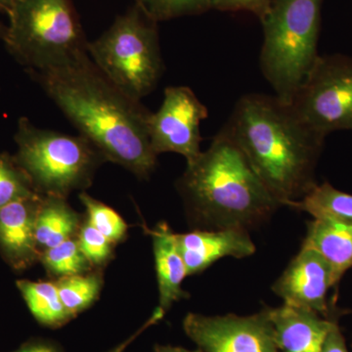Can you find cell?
<instances>
[{
  "instance_id": "cell-1",
  "label": "cell",
  "mask_w": 352,
  "mask_h": 352,
  "mask_svg": "<svg viewBox=\"0 0 352 352\" xmlns=\"http://www.w3.org/2000/svg\"><path fill=\"white\" fill-rule=\"evenodd\" d=\"M27 71L106 161L140 179L154 173L157 155L148 131L152 112L113 85L87 52L59 66Z\"/></svg>"
},
{
  "instance_id": "cell-2",
  "label": "cell",
  "mask_w": 352,
  "mask_h": 352,
  "mask_svg": "<svg viewBox=\"0 0 352 352\" xmlns=\"http://www.w3.org/2000/svg\"><path fill=\"white\" fill-rule=\"evenodd\" d=\"M221 129L282 207L302 200L317 184L326 136L275 95H243Z\"/></svg>"
},
{
  "instance_id": "cell-3",
  "label": "cell",
  "mask_w": 352,
  "mask_h": 352,
  "mask_svg": "<svg viewBox=\"0 0 352 352\" xmlns=\"http://www.w3.org/2000/svg\"><path fill=\"white\" fill-rule=\"evenodd\" d=\"M177 190L190 222L204 230L250 231L282 207L222 129L206 151L187 164Z\"/></svg>"
},
{
  "instance_id": "cell-4",
  "label": "cell",
  "mask_w": 352,
  "mask_h": 352,
  "mask_svg": "<svg viewBox=\"0 0 352 352\" xmlns=\"http://www.w3.org/2000/svg\"><path fill=\"white\" fill-rule=\"evenodd\" d=\"M322 0H274L261 18L259 65L275 96L291 104L318 59Z\"/></svg>"
},
{
  "instance_id": "cell-5",
  "label": "cell",
  "mask_w": 352,
  "mask_h": 352,
  "mask_svg": "<svg viewBox=\"0 0 352 352\" xmlns=\"http://www.w3.org/2000/svg\"><path fill=\"white\" fill-rule=\"evenodd\" d=\"M16 163L41 196L67 199L76 190L94 182L95 173L105 157L82 135L38 129L27 118H20L15 136Z\"/></svg>"
},
{
  "instance_id": "cell-6",
  "label": "cell",
  "mask_w": 352,
  "mask_h": 352,
  "mask_svg": "<svg viewBox=\"0 0 352 352\" xmlns=\"http://www.w3.org/2000/svg\"><path fill=\"white\" fill-rule=\"evenodd\" d=\"M8 16L6 50L27 69L59 66L87 52L71 0H15Z\"/></svg>"
},
{
  "instance_id": "cell-7",
  "label": "cell",
  "mask_w": 352,
  "mask_h": 352,
  "mask_svg": "<svg viewBox=\"0 0 352 352\" xmlns=\"http://www.w3.org/2000/svg\"><path fill=\"white\" fill-rule=\"evenodd\" d=\"M87 53L99 71L134 100L151 94L164 73L156 24L135 6L88 43Z\"/></svg>"
},
{
  "instance_id": "cell-8",
  "label": "cell",
  "mask_w": 352,
  "mask_h": 352,
  "mask_svg": "<svg viewBox=\"0 0 352 352\" xmlns=\"http://www.w3.org/2000/svg\"><path fill=\"white\" fill-rule=\"evenodd\" d=\"M289 105L303 122L323 135L352 131V57L319 55Z\"/></svg>"
},
{
  "instance_id": "cell-9",
  "label": "cell",
  "mask_w": 352,
  "mask_h": 352,
  "mask_svg": "<svg viewBox=\"0 0 352 352\" xmlns=\"http://www.w3.org/2000/svg\"><path fill=\"white\" fill-rule=\"evenodd\" d=\"M183 330L201 352H278L268 307L249 316L188 314Z\"/></svg>"
},
{
  "instance_id": "cell-10",
  "label": "cell",
  "mask_w": 352,
  "mask_h": 352,
  "mask_svg": "<svg viewBox=\"0 0 352 352\" xmlns=\"http://www.w3.org/2000/svg\"><path fill=\"white\" fill-rule=\"evenodd\" d=\"M208 108L188 87H170L164 90V100L148 122L153 151L176 153L195 161L201 153V122L207 119Z\"/></svg>"
},
{
  "instance_id": "cell-11",
  "label": "cell",
  "mask_w": 352,
  "mask_h": 352,
  "mask_svg": "<svg viewBox=\"0 0 352 352\" xmlns=\"http://www.w3.org/2000/svg\"><path fill=\"white\" fill-rule=\"evenodd\" d=\"M333 287L330 264L318 252L302 248L273 284L272 291L284 305L310 310L333 318L327 294Z\"/></svg>"
},
{
  "instance_id": "cell-12",
  "label": "cell",
  "mask_w": 352,
  "mask_h": 352,
  "mask_svg": "<svg viewBox=\"0 0 352 352\" xmlns=\"http://www.w3.org/2000/svg\"><path fill=\"white\" fill-rule=\"evenodd\" d=\"M43 196L36 193L0 208V256L13 270L38 263L36 217Z\"/></svg>"
},
{
  "instance_id": "cell-13",
  "label": "cell",
  "mask_w": 352,
  "mask_h": 352,
  "mask_svg": "<svg viewBox=\"0 0 352 352\" xmlns=\"http://www.w3.org/2000/svg\"><path fill=\"white\" fill-rule=\"evenodd\" d=\"M175 238L188 276L200 274L219 259L245 258L256 251L250 231L245 229H194L191 232L175 234Z\"/></svg>"
},
{
  "instance_id": "cell-14",
  "label": "cell",
  "mask_w": 352,
  "mask_h": 352,
  "mask_svg": "<svg viewBox=\"0 0 352 352\" xmlns=\"http://www.w3.org/2000/svg\"><path fill=\"white\" fill-rule=\"evenodd\" d=\"M270 309L278 352H322L336 319L284 305Z\"/></svg>"
},
{
  "instance_id": "cell-15",
  "label": "cell",
  "mask_w": 352,
  "mask_h": 352,
  "mask_svg": "<svg viewBox=\"0 0 352 352\" xmlns=\"http://www.w3.org/2000/svg\"><path fill=\"white\" fill-rule=\"evenodd\" d=\"M151 235L156 266L159 308L164 314L175 302L187 298L188 294L182 289L188 276L186 266L178 250L175 234L168 224L160 223L156 228L148 229Z\"/></svg>"
},
{
  "instance_id": "cell-16",
  "label": "cell",
  "mask_w": 352,
  "mask_h": 352,
  "mask_svg": "<svg viewBox=\"0 0 352 352\" xmlns=\"http://www.w3.org/2000/svg\"><path fill=\"white\" fill-rule=\"evenodd\" d=\"M302 248L314 250L327 261L337 286L352 267V226L314 219L308 223Z\"/></svg>"
},
{
  "instance_id": "cell-17",
  "label": "cell",
  "mask_w": 352,
  "mask_h": 352,
  "mask_svg": "<svg viewBox=\"0 0 352 352\" xmlns=\"http://www.w3.org/2000/svg\"><path fill=\"white\" fill-rule=\"evenodd\" d=\"M85 219L61 197L43 196L36 223L39 252L75 238Z\"/></svg>"
},
{
  "instance_id": "cell-18",
  "label": "cell",
  "mask_w": 352,
  "mask_h": 352,
  "mask_svg": "<svg viewBox=\"0 0 352 352\" xmlns=\"http://www.w3.org/2000/svg\"><path fill=\"white\" fill-rule=\"evenodd\" d=\"M16 286L32 316L44 327L60 328L74 318L62 302L56 282L21 279Z\"/></svg>"
},
{
  "instance_id": "cell-19",
  "label": "cell",
  "mask_w": 352,
  "mask_h": 352,
  "mask_svg": "<svg viewBox=\"0 0 352 352\" xmlns=\"http://www.w3.org/2000/svg\"><path fill=\"white\" fill-rule=\"evenodd\" d=\"M289 208L302 210L314 219L352 226V195L340 191L324 182L316 185L302 200L292 203Z\"/></svg>"
},
{
  "instance_id": "cell-20",
  "label": "cell",
  "mask_w": 352,
  "mask_h": 352,
  "mask_svg": "<svg viewBox=\"0 0 352 352\" xmlns=\"http://www.w3.org/2000/svg\"><path fill=\"white\" fill-rule=\"evenodd\" d=\"M56 285L64 307L75 318L96 302L103 286V276L101 271H90L85 274L60 278Z\"/></svg>"
},
{
  "instance_id": "cell-21",
  "label": "cell",
  "mask_w": 352,
  "mask_h": 352,
  "mask_svg": "<svg viewBox=\"0 0 352 352\" xmlns=\"http://www.w3.org/2000/svg\"><path fill=\"white\" fill-rule=\"evenodd\" d=\"M38 261L50 276L57 279L85 274L94 268L80 250L76 237L43 250L39 252Z\"/></svg>"
},
{
  "instance_id": "cell-22",
  "label": "cell",
  "mask_w": 352,
  "mask_h": 352,
  "mask_svg": "<svg viewBox=\"0 0 352 352\" xmlns=\"http://www.w3.org/2000/svg\"><path fill=\"white\" fill-rule=\"evenodd\" d=\"M80 200L85 208V219L108 238L113 245L124 240L127 224L115 210L102 201L92 198L85 191L80 194Z\"/></svg>"
},
{
  "instance_id": "cell-23",
  "label": "cell",
  "mask_w": 352,
  "mask_h": 352,
  "mask_svg": "<svg viewBox=\"0 0 352 352\" xmlns=\"http://www.w3.org/2000/svg\"><path fill=\"white\" fill-rule=\"evenodd\" d=\"M140 12L151 22H163L205 12L212 8V0H134Z\"/></svg>"
},
{
  "instance_id": "cell-24",
  "label": "cell",
  "mask_w": 352,
  "mask_h": 352,
  "mask_svg": "<svg viewBox=\"0 0 352 352\" xmlns=\"http://www.w3.org/2000/svg\"><path fill=\"white\" fill-rule=\"evenodd\" d=\"M36 192L14 156L0 153V208Z\"/></svg>"
},
{
  "instance_id": "cell-25",
  "label": "cell",
  "mask_w": 352,
  "mask_h": 352,
  "mask_svg": "<svg viewBox=\"0 0 352 352\" xmlns=\"http://www.w3.org/2000/svg\"><path fill=\"white\" fill-rule=\"evenodd\" d=\"M80 250L92 267H101L112 258L113 244L85 217L76 236Z\"/></svg>"
},
{
  "instance_id": "cell-26",
  "label": "cell",
  "mask_w": 352,
  "mask_h": 352,
  "mask_svg": "<svg viewBox=\"0 0 352 352\" xmlns=\"http://www.w3.org/2000/svg\"><path fill=\"white\" fill-rule=\"evenodd\" d=\"M274 0H212V8L221 11H248L263 18Z\"/></svg>"
},
{
  "instance_id": "cell-27",
  "label": "cell",
  "mask_w": 352,
  "mask_h": 352,
  "mask_svg": "<svg viewBox=\"0 0 352 352\" xmlns=\"http://www.w3.org/2000/svg\"><path fill=\"white\" fill-rule=\"evenodd\" d=\"M322 352H349L338 322H336L329 331Z\"/></svg>"
},
{
  "instance_id": "cell-28",
  "label": "cell",
  "mask_w": 352,
  "mask_h": 352,
  "mask_svg": "<svg viewBox=\"0 0 352 352\" xmlns=\"http://www.w3.org/2000/svg\"><path fill=\"white\" fill-rule=\"evenodd\" d=\"M11 352H64L61 346L53 342V340L45 339H31L24 342L19 349Z\"/></svg>"
},
{
  "instance_id": "cell-29",
  "label": "cell",
  "mask_w": 352,
  "mask_h": 352,
  "mask_svg": "<svg viewBox=\"0 0 352 352\" xmlns=\"http://www.w3.org/2000/svg\"><path fill=\"white\" fill-rule=\"evenodd\" d=\"M164 314L163 311H161V310L159 309V308H156V310H155L154 314H152V316L150 317L149 319H148L147 322H145L144 325L142 326L140 329H138V331H136L135 333H133V335L131 336V337L129 338V339H126V340H124V342H122V344H120L119 346L113 347V349H110V351H108L107 352H124L126 351L127 347L131 346L132 342H134L139 336L141 335L144 331L147 330L148 328L151 327V326L155 325V324H157V322L161 321L162 319L164 318Z\"/></svg>"
},
{
  "instance_id": "cell-30",
  "label": "cell",
  "mask_w": 352,
  "mask_h": 352,
  "mask_svg": "<svg viewBox=\"0 0 352 352\" xmlns=\"http://www.w3.org/2000/svg\"><path fill=\"white\" fill-rule=\"evenodd\" d=\"M154 352H201L200 349L198 351H189V349H184L182 346H160L157 344L155 346Z\"/></svg>"
},
{
  "instance_id": "cell-31",
  "label": "cell",
  "mask_w": 352,
  "mask_h": 352,
  "mask_svg": "<svg viewBox=\"0 0 352 352\" xmlns=\"http://www.w3.org/2000/svg\"><path fill=\"white\" fill-rule=\"evenodd\" d=\"M15 0H0V12L6 13L8 15L12 8Z\"/></svg>"
},
{
  "instance_id": "cell-32",
  "label": "cell",
  "mask_w": 352,
  "mask_h": 352,
  "mask_svg": "<svg viewBox=\"0 0 352 352\" xmlns=\"http://www.w3.org/2000/svg\"><path fill=\"white\" fill-rule=\"evenodd\" d=\"M7 32V27L2 24H0V39L3 41L4 38H6V34Z\"/></svg>"
},
{
  "instance_id": "cell-33",
  "label": "cell",
  "mask_w": 352,
  "mask_h": 352,
  "mask_svg": "<svg viewBox=\"0 0 352 352\" xmlns=\"http://www.w3.org/2000/svg\"></svg>"
}]
</instances>
